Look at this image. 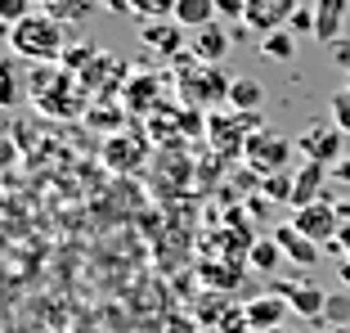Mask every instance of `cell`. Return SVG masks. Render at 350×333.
Here are the masks:
<instances>
[{"mask_svg": "<svg viewBox=\"0 0 350 333\" xmlns=\"http://www.w3.org/2000/svg\"><path fill=\"white\" fill-rule=\"evenodd\" d=\"M175 90H180V104H185V108H198V113H220V108H229L234 77H229L225 68L198 63L193 54H180V59H175Z\"/></svg>", "mask_w": 350, "mask_h": 333, "instance_id": "1", "label": "cell"}, {"mask_svg": "<svg viewBox=\"0 0 350 333\" xmlns=\"http://www.w3.org/2000/svg\"><path fill=\"white\" fill-rule=\"evenodd\" d=\"M10 50L18 54V59H31L36 68L59 63L63 50H68V27H63L59 18H50L45 10H36V14H27L23 23L10 27Z\"/></svg>", "mask_w": 350, "mask_h": 333, "instance_id": "2", "label": "cell"}, {"mask_svg": "<svg viewBox=\"0 0 350 333\" xmlns=\"http://www.w3.org/2000/svg\"><path fill=\"white\" fill-rule=\"evenodd\" d=\"M85 86L81 77L63 73L59 63H45V68H31V104L50 117H72L85 113Z\"/></svg>", "mask_w": 350, "mask_h": 333, "instance_id": "3", "label": "cell"}, {"mask_svg": "<svg viewBox=\"0 0 350 333\" xmlns=\"http://www.w3.org/2000/svg\"><path fill=\"white\" fill-rule=\"evenodd\" d=\"M256 131H265V117L260 113H234V108L206 113V140H211L216 158H243L247 153V140Z\"/></svg>", "mask_w": 350, "mask_h": 333, "instance_id": "4", "label": "cell"}, {"mask_svg": "<svg viewBox=\"0 0 350 333\" xmlns=\"http://www.w3.org/2000/svg\"><path fill=\"white\" fill-rule=\"evenodd\" d=\"M292 149L297 145H288L283 136H274V131H256V136L247 140V153H243V162L252 166V176H274V171H292L288 166V158H292Z\"/></svg>", "mask_w": 350, "mask_h": 333, "instance_id": "5", "label": "cell"}, {"mask_svg": "<svg viewBox=\"0 0 350 333\" xmlns=\"http://www.w3.org/2000/svg\"><path fill=\"white\" fill-rule=\"evenodd\" d=\"M292 225H297V230L306 234L310 243H319V248H328V243L341 234L337 203H332V198H323V203H310V208H297V212H292Z\"/></svg>", "mask_w": 350, "mask_h": 333, "instance_id": "6", "label": "cell"}, {"mask_svg": "<svg viewBox=\"0 0 350 333\" xmlns=\"http://www.w3.org/2000/svg\"><path fill=\"white\" fill-rule=\"evenodd\" d=\"M341 131L332 122H310V131L297 140V153H301V162H323V166H332V162H341Z\"/></svg>", "mask_w": 350, "mask_h": 333, "instance_id": "7", "label": "cell"}, {"mask_svg": "<svg viewBox=\"0 0 350 333\" xmlns=\"http://www.w3.org/2000/svg\"><path fill=\"white\" fill-rule=\"evenodd\" d=\"M301 10V0H247V14H243V27L269 36V32H283L292 23V14Z\"/></svg>", "mask_w": 350, "mask_h": 333, "instance_id": "8", "label": "cell"}, {"mask_svg": "<svg viewBox=\"0 0 350 333\" xmlns=\"http://www.w3.org/2000/svg\"><path fill=\"white\" fill-rule=\"evenodd\" d=\"M288 315H292V306H288V297L283 293H256L252 302H243V320H247V329H256V333H274V329H283L288 324Z\"/></svg>", "mask_w": 350, "mask_h": 333, "instance_id": "9", "label": "cell"}, {"mask_svg": "<svg viewBox=\"0 0 350 333\" xmlns=\"http://www.w3.org/2000/svg\"><path fill=\"white\" fill-rule=\"evenodd\" d=\"M274 293H283V297H288V306H292V315H301V320H310V324H319L323 311H328V293H323L319 284H310L306 271H301L288 288H274Z\"/></svg>", "mask_w": 350, "mask_h": 333, "instance_id": "10", "label": "cell"}, {"mask_svg": "<svg viewBox=\"0 0 350 333\" xmlns=\"http://www.w3.org/2000/svg\"><path fill=\"white\" fill-rule=\"evenodd\" d=\"M139 41L148 50H157L162 59H180L185 54V27L175 18H157V23H139Z\"/></svg>", "mask_w": 350, "mask_h": 333, "instance_id": "11", "label": "cell"}, {"mask_svg": "<svg viewBox=\"0 0 350 333\" xmlns=\"http://www.w3.org/2000/svg\"><path fill=\"white\" fill-rule=\"evenodd\" d=\"M269 234H274V243L283 248V257H288L292 266H297V271H310V266L319 261V252H323L319 243H310L306 234H301V230L292 225V221H283V225H274Z\"/></svg>", "mask_w": 350, "mask_h": 333, "instance_id": "12", "label": "cell"}, {"mask_svg": "<svg viewBox=\"0 0 350 333\" xmlns=\"http://www.w3.org/2000/svg\"><path fill=\"white\" fill-rule=\"evenodd\" d=\"M229 45H234V32L220 27V23H211V27L193 32V41H189V54H193L198 63H211V68H220L229 54Z\"/></svg>", "mask_w": 350, "mask_h": 333, "instance_id": "13", "label": "cell"}, {"mask_svg": "<svg viewBox=\"0 0 350 333\" xmlns=\"http://www.w3.org/2000/svg\"><path fill=\"white\" fill-rule=\"evenodd\" d=\"M323 180L328 176V166L323 162H297V189H292V212L297 208H310V203H323Z\"/></svg>", "mask_w": 350, "mask_h": 333, "instance_id": "14", "label": "cell"}, {"mask_svg": "<svg viewBox=\"0 0 350 333\" xmlns=\"http://www.w3.org/2000/svg\"><path fill=\"white\" fill-rule=\"evenodd\" d=\"M314 41L337 45L341 41V23H346V0H314Z\"/></svg>", "mask_w": 350, "mask_h": 333, "instance_id": "15", "label": "cell"}, {"mask_svg": "<svg viewBox=\"0 0 350 333\" xmlns=\"http://www.w3.org/2000/svg\"><path fill=\"white\" fill-rule=\"evenodd\" d=\"M144 140L139 136H126V131H117V136H108V145H103V158H108V166H117V171H135L139 166V158H144Z\"/></svg>", "mask_w": 350, "mask_h": 333, "instance_id": "16", "label": "cell"}, {"mask_svg": "<svg viewBox=\"0 0 350 333\" xmlns=\"http://www.w3.org/2000/svg\"><path fill=\"white\" fill-rule=\"evenodd\" d=\"M157 86H162V82H157L153 73H144V77L131 73V82H126V90H122V104L131 108V113H139V108L153 113V108H157Z\"/></svg>", "mask_w": 350, "mask_h": 333, "instance_id": "17", "label": "cell"}, {"mask_svg": "<svg viewBox=\"0 0 350 333\" xmlns=\"http://www.w3.org/2000/svg\"><path fill=\"white\" fill-rule=\"evenodd\" d=\"M175 23L185 32H202L211 23H220V10H216V0H180L175 5Z\"/></svg>", "mask_w": 350, "mask_h": 333, "instance_id": "18", "label": "cell"}, {"mask_svg": "<svg viewBox=\"0 0 350 333\" xmlns=\"http://www.w3.org/2000/svg\"><path fill=\"white\" fill-rule=\"evenodd\" d=\"M117 14H135L139 23H157V18H175L180 0H108Z\"/></svg>", "mask_w": 350, "mask_h": 333, "instance_id": "19", "label": "cell"}, {"mask_svg": "<svg viewBox=\"0 0 350 333\" xmlns=\"http://www.w3.org/2000/svg\"><path fill=\"white\" fill-rule=\"evenodd\" d=\"M99 5H108V0H41V10L59 23H85L99 14Z\"/></svg>", "mask_w": 350, "mask_h": 333, "instance_id": "20", "label": "cell"}, {"mask_svg": "<svg viewBox=\"0 0 350 333\" xmlns=\"http://www.w3.org/2000/svg\"><path fill=\"white\" fill-rule=\"evenodd\" d=\"M265 104V86L256 77H234V90H229V108L234 113H260Z\"/></svg>", "mask_w": 350, "mask_h": 333, "instance_id": "21", "label": "cell"}, {"mask_svg": "<svg viewBox=\"0 0 350 333\" xmlns=\"http://www.w3.org/2000/svg\"><path fill=\"white\" fill-rule=\"evenodd\" d=\"M278 266H283V248L274 243V234H265V239L252 243V252H247V271L252 275H274Z\"/></svg>", "mask_w": 350, "mask_h": 333, "instance_id": "22", "label": "cell"}, {"mask_svg": "<svg viewBox=\"0 0 350 333\" xmlns=\"http://www.w3.org/2000/svg\"><path fill=\"white\" fill-rule=\"evenodd\" d=\"M260 198H269V203H288L292 208V189H297V166L292 171H274V176H260Z\"/></svg>", "mask_w": 350, "mask_h": 333, "instance_id": "23", "label": "cell"}, {"mask_svg": "<svg viewBox=\"0 0 350 333\" xmlns=\"http://www.w3.org/2000/svg\"><path fill=\"white\" fill-rule=\"evenodd\" d=\"M99 45H94V41H72V45H68V50H63V59H59V68H63V73H72V77H81L85 73V68H90V63L94 59H99Z\"/></svg>", "mask_w": 350, "mask_h": 333, "instance_id": "24", "label": "cell"}, {"mask_svg": "<svg viewBox=\"0 0 350 333\" xmlns=\"http://www.w3.org/2000/svg\"><path fill=\"white\" fill-rule=\"evenodd\" d=\"M243 275H247V266H243V261H202V280L220 284V288H238V284H243Z\"/></svg>", "mask_w": 350, "mask_h": 333, "instance_id": "25", "label": "cell"}, {"mask_svg": "<svg viewBox=\"0 0 350 333\" xmlns=\"http://www.w3.org/2000/svg\"><path fill=\"white\" fill-rule=\"evenodd\" d=\"M260 54H265L269 63H292V54H297V36H292L288 27L269 32V36H260Z\"/></svg>", "mask_w": 350, "mask_h": 333, "instance_id": "26", "label": "cell"}, {"mask_svg": "<svg viewBox=\"0 0 350 333\" xmlns=\"http://www.w3.org/2000/svg\"><path fill=\"white\" fill-rule=\"evenodd\" d=\"M328 122L337 126L341 136H350V86L332 90V99H328Z\"/></svg>", "mask_w": 350, "mask_h": 333, "instance_id": "27", "label": "cell"}, {"mask_svg": "<svg viewBox=\"0 0 350 333\" xmlns=\"http://www.w3.org/2000/svg\"><path fill=\"white\" fill-rule=\"evenodd\" d=\"M122 108L117 104H108V108H85V122L94 126V131H108V136H117V131H122Z\"/></svg>", "mask_w": 350, "mask_h": 333, "instance_id": "28", "label": "cell"}, {"mask_svg": "<svg viewBox=\"0 0 350 333\" xmlns=\"http://www.w3.org/2000/svg\"><path fill=\"white\" fill-rule=\"evenodd\" d=\"M31 5H36V0H0V18H5V23L14 27V23H23L27 14H36Z\"/></svg>", "mask_w": 350, "mask_h": 333, "instance_id": "29", "label": "cell"}, {"mask_svg": "<svg viewBox=\"0 0 350 333\" xmlns=\"http://www.w3.org/2000/svg\"><path fill=\"white\" fill-rule=\"evenodd\" d=\"M288 32H292V36H314V10H306V5H301V10L292 14Z\"/></svg>", "mask_w": 350, "mask_h": 333, "instance_id": "30", "label": "cell"}, {"mask_svg": "<svg viewBox=\"0 0 350 333\" xmlns=\"http://www.w3.org/2000/svg\"><path fill=\"white\" fill-rule=\"evenodd\" d=\"M328 54H332V63H337L341 73H346V77H350V36H341V41H337V45H328Z\"/></svg>", "mask_w": 350, "mask_h": 333, "instance_id": "31", "label": "cell"}, {"mask_svg": "<svg viewBox=\"0 0 350 333\" xmlns=\"http://www.w3.org/2000/svg\"><path fill=\"white\" fill-rule=\"evenodd\" d=\"M216 10H220V18L243 23V14H247V0H216Z\"/></svg>", "mask_w": 350, "mask_h": 333, "instance_id": "32", "label": "cell"}, {"mask_svg": "<svg viewBox=\"0 0 350 333\" xmlns=\"http://www.w3.org/2000/svg\"><path fill=\"white\" fill-rule=\"evenodd\" d=\"M323 252H332L337 261H341V257H350V225H341V234H337V239H332Z\"/></svg>", "mask_w": 350, "mask_h": 333, "instance_id": "33", "label": "cell"}, {"mask_svg": "<svg viewBox=\"0 0 350 333\" xmlns=\"http://www.w3.org/2000/svg\"><path fill=\"white\" fill-rule=\"evenodd\" d=\"M0 99H5V104H14V99H18V77H14V68H5V77H0Z\"/></svg>", "mask_w": 350, "mask_h": 333, "instance_id": "34", "label": "cell"}, {"mask_svg": "<svg viewBox=\"0 0 350 333\" xmlns=\"http://www.w3.org/2000/svg\"><path fill=\"white\" fill-rule=\"evenodd\" d=\"M328 176L337 180V185H350V153L341 158V162H332V166H328Z\"/></svg>", "mask_w": 350, "mask_h": 333, "instance_id": "35", "label": "cell"}, {"mask_svg": "<svg viewBox=\"0 0 350 333\" xmlns=\"http://www.w3.org/2000/svg\"><path fill=\"white\" fill-rule=\"evenodd\" d=\"M337 280H341V288L350 293V257H341V261H337Z\"/></svg>", "mask_w": 350, "mask_h": 333, "instance_id": "36", "label": "cell"}, {"mask_svg": "<svg viewBox=\"0 0 350 333\" xmlns=\"http://www.w3.org/2000/svg\"><path fill=\"white\" fill-rule=\"evenodd\" d=\"M274 333H301V329H292V324H283V329H274Z\"/></svg>", "mask_w": 350, "mask_h": 333, "instance_id": "37", "label": "cell"}, {"mask_svg": "<svg viewBox=\"0 0 350 333\" xmlns=\"http://www.w3.org/2000/svg\"><path fill=\"white\" fill-rule=\"evenodd\" d=\"M323 333H350V329H323Z\"/></svg>", "mask_w": 350, "mask_h": 333, "instance_id": "38", "label": "cell"}, {"mask_svg": "<svg viewBox=\"0 0 350 333\" xmlns=\"http://www.w3.org/2000/svg\"><path fill=\"white\" fill-rule=\"evenodd\" d=\"M247 333H256V329H247Z\"/></svg>", "mask_w": 350, "mask_h": 333, "instance_id": "39", "label": "cell"}, {"mask_svg": "<svg viewBox=\"0 0 350 333\" xmlns=\"http://www.w3.org/2000/svg\"><path fill=\"white\" fill-rule=\"evenodd\" d=\"M346 86H350V77H346Z\"/></svg>", "mask_w": 350, "mask_h": 333, "instance_id": "40", "label": "cell"}]
</instances>
